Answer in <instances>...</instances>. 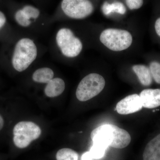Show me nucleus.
<instances>
[{
    "mask_svg": "<svg viewBox=\"0 0 160 160\" xmlns=\"http://www.w3.org/2000/svg\"><path fill=\"white\" fill-rule=\"evenodd\" d=\"M106 85L104 78L98 73H90L83 78L77 89V98L86 102L96 96L102 91Z\"/></svg>",
    "mask_w": 160,
    "mask_h": 160,
    "instance_id": "3",
    "label": "nucleus"
},
{
    "mask_svg": "<svg viewBox=\"0 0 160 160\" xmlns=\"http://www.w3.org/2000/svg\"><path fill=\"white\" fill-rule=\"evenodd\" d=\"M132 70L137 76L140 82L143 86H149L152 82V76L150 69L144 65H135Z\"/></svg>",
    "mask_w": 160,
    "mask_h": 160,
    "instance_id": "12",
    "label": "nucleus"
},
{
    "mask_svg": "<svg viewBox=\"0 0 160 160\" xmlns=\"http://www.w3.org/2000/svg\"><path fill=\"white\" fill-rule=\"evenodd\" d=\"M78 154L76 152L69 148H63L58 151L57 160H78Z\"/></svg>",
    "mask_w": 160,
    "mask_h": 160,
    "instance_id": "15",
    "label": "nucleus"
},
{
    "mask_svg": "<svg viewBox=\"0 0 160 160\" xmlns=\"http://www.w3.org/2000/svg\"><path fill=\"white\" fill-rule=\"evenodd\" d=\"M155 29L156 32L158 35L160 37V18H158L156 21L155 24Z\"/></svg>",
    "mask_w": 160,
    "mask_h": 160,
    "instance_id": "23",
    "label": "nucleus"
},
{
    "mask_svg": "<svg viewBox=\"0 0 160 160\" xmlns=\"http://www.w3.org/2000/svg\"><path fill=\"white\" fill-rule=\"evenodd\" d=\"M15 19L18 24L22 27H28L31 24L30 19L22 9H18L15 14Z\"/></svg>",
    "mask_w": 160,
    "mask_h": 160,
    "instance_id": "17",
    "label": "nucleus"
},
{
    "mask_svg": "<svg viewBox=\"0 0 160 160\" xmlns=\"http://www.w3.org/2000/svg\"><path fill=\"white\" fill-rule=\"evenodd\" d=\"M3 126H4V120L2 117L0 115V130L2 129Z\"/></svg>",
    "mask_w": 160,
    "mask_h": 160,
    "instance_id": "24",
    "label": "nucleus"
},
{
    "mask_svg": "<svg viewBox=\"0 0 160 160\" xmlns=\"http://www.w3.org/2000/svg\"><path fill=\"white\" fill-rule=\"evenodd\" d=\"M143 106L139 95H130L121 100L117 104L116 109L120 114H131L140 111Z\"/></svg>",
    "mask_w": 160,
    "mask_h": 160,
    "instance_id": "8",
    "label": "nucleus"
},
{
    "mask_svg": "<svg viewBox=\"0 0 160 160\" xmlns=\"http://www.w3.org/2000/svg\"><path fill=\"white\" fill-rule=\"evenodd\" d=\"M45 89V94L49 98H55L60 95L65 89L64 81L60 78H52L47 83Z\"/></svg>",
    "mask_w": 160,
    "mask_h": 160,
    "instance_id": "11",
    "label": "nucleus"
},
{
    "mask_svg": "<svg viewBox=\"0 0 160 160\" xmlns=\"http://www.w3.org/2000/svg\"><path fill=\"white\" fill-rule=\"evenodd\" d=\"M139 96L144 108L153 109L160 106V89H144Z\"/></svg>",
    "mask_w": 160,
    "mask_h": 160,
    "instance_id": "9",
    "label": "nucleus"
},
{
    "mask_svg": "<svg viewBox=\"0 0 160 160\" xmlns=\"http://www.w3.org/2000/svg\"><path fill=\"white\" fill-rule=\"evenodd\" d=\"M91 138L93 143L116 149L126 148L131 140L128 132L112 124L102 125L93 129Z\"/></svg>",
    "mask_w": 160,
    "mask_h": 160,
    "instance_id": "1",
    "label": "nucleus"
},
{
    "mask_svg": "<svg viewBox=\"0 0 160 160\" xmlns=\"http://www.w3.org/2000/svg\"><path fill=\"white\" fill-rule=\"evenodd\" d=\"M54 72L49 68H40L34 72L32 74V80L40 83H48L53 78Z\"/></svg>",
    "mask_w": 160,
    "mask_h": 160,
    "instance_id": "13",
    "label": "nucleus"
},
{
    "mask_svg": "<svg viewBox=\"0 0 160 160\" xmlns=\"http://www.w3.org/2000/svg\"><path fill=\"white\" fill-rule=\"evenodd\" d=\"M127 6L130 9H139L143 4V0H126Z\"/></svg>",
    "mask_w": 160,
    "mask_h": 160,
    "instance_id": "20",
    "label": "nucleus"
},
{
    "mask_svg": "<svg viewBox=\"0 0 160 160\" xmlns=\"http://www.w3.org/2000/svg\"><path fill=\"white\" fill-rule=\"evenodd\" d=\"M42 130L35 123L30 122H21L13 128V142L20 149L26 148L32 141L37 139Z\"/></svg>",
    "mask_w": 160,
    "mask_h": 160,
    "instance_id": "5",
    "label": "nucleus"
},
{
    "mask_svg": "<svg viewBox=\"0 0 160 160\" xmlns=\"http://www.w3.org/2000/svg\"><path fill=\"white\" fill-rule=\"evenodd\" d=\"M23 11L25 12L29 19H36L39 17L40 11L39 9L36 7L31 6V5H26L23 6L22 8Z\"/></svg>",
    "mask_w": 160,
    "mask_h": 160,
    "instance_id": "18",
    "label": "nucleus"
},
{
    "mask_svg": "<svg viewBox=\"0 0 160 160\" xmlns=\"http://www.w3.org/2000/svg\"><path fill=\"white\" fill-rule=\"evenodd\" d=\"M149 69L152 76L155 81L160 84V64L156 62H152L150 64Z\"/></svg>",
    "mask_w": 160,
    "mask_h": 160,
    "instance_id": "19",
    "label": "nucleus"
},
{
    "mask_svg": "<svg viewBox=\"0 0 160 160\" xmlns=\"http://www.w3.org/2000/svg\"><path fill=\"white\" fill-rule=\"evenodd\" d=\"M6 18L5 14L0 10V29L6 24Z\"/></svg>",
    "mask_w": 160,
    "mask_h": 160,
    "instance_id": "21",
    "label": "nucleus"
},
{
    "mask_svg": "<svg viewBox=\"0 0 160 160\" xmlns=\"http://www.w3.org/2000/svg\"><path fill=\"white\" fill-rule=\"evenodd\" d=\"M107 148L101 144L93 143L89 152L94 159H99L104 157Z\"/></svg>",
    "mask_w": 160,
    "mask_h": 160,
    "instance_id": "16",
    "label": "nucleus"
},
{
    "mask_svg": "<svg viewBox=\"0 0 160 160\" xmlns=\"http://www.w3.org/2000/svg\"><path fill=\"white\" fill-rule=\"evenodd\" d=\"M61 9L68 17L82 19L89 16L94 10L89 0H62Z\"/></svg>",
    "mask_w": 160,
    "mask_h": 160,
    "instance_id": "7",
    "label": "nucleus"
},
{
    "mask_svg": "<svg viewBox=\"0 0 160 160\" xmlns=\"http://www.w3.org/2000/svg\"><path fill=\"white\" fill-rule=\"evenodd\" d=\"M56 42L62 53L66 57H76L82 49V44L79 39L67 28H62L59 30L56 35Z\"/></svg>",
    "mask_w": 160,
    "mask_h": 160,
    "instance_id": "6",
    "label": "nucleus"
},
{
    "mask_svg": "<svg viewBox=\"0 0 160 160\" xmlns=\"http://www.w3.org/2000/svg\"><path fill=\"white\" fill-rule=\"evenodd\" d=\"M143 160H160V134L146 145L143 154Z\"/></svg>",
    "mask_w": 160,
    "mask_h": 160,
    "instance_id": "10",
    "label": "nucleus"
},
{
    "mask_svg": "<svg viewBox=\"0 0 160 160\" xmlns=\"http://www.w3.org/2000/svg\"><path fill=\"white\" fill-rule=\"evenodd\" d=\"M103 13L106 15H109L112 12H116L120 14H124L126 12V8L122 3L116 2L112 4H109L105 2L102 7Z\"/></svg>",
    "mask_w": 160,
    "mask_h": 160,
    "instance_id": "14",
    "label": "nucleus"
},
{
    "mask_svg": "<svg viewBox=\"0 0 160 160\" xmlns=\"http://www.w3.org/2000/svg\"><path fill=\"white\" fill-rule=\"evenodd\" d=\"M100 40L107 48L114 51H121L128 49L132 42L129 31L122 29H108L101 33Z\"/></svg>",
    "mask_w": 160,
    "mask_h": 160,
    "instance_id": "4",
    "label": "nucleus"
},
{
    "mask_svg": "<svg viewBox=\"0 0 160 160\" xmlns=\"http://www.w3.org/2000/svg\"><path fill=\"white\" fill-rule=\"evenodd\" d=\"M94 159L91 155L90 152L87 151L84 152L82 156V160H93Z\"/></svg>",
    "mask_w": 160,
    "mask_h": 160,
    "instance_id": "22",
    "label": "nucleus"
},
{
    "mask_svg": "<svg viewBox=\"0 0 160 160\" xmlns=\"http://www.w3.org/2000/svg\"><path fill=\"white\" fill-rule=\"evenodd\" d=\"M38 49L34 42L28 38L21 39L17 43L12 58V65L16 70H26L36 58Z\"/></svg>",
    "mask_w": 160,
    "mask_h": 160,
    "instance_id": "2",
    "label": "nucleus"
}]
</instances>
